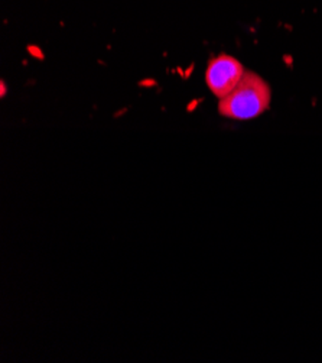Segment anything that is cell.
Here are the masks:
<instances>
[{"mask_svg":"<svg viewBox=\"0 0 322 363\" xmlns=\"http://www.w3.org/2000/svg\"><path fill=\"white\" fill-rule=\"evenodd\" d=\"M272 103V90L255 71L246 69L233 91L219 99V113L233 121H250L262 116Z\"/></svg>","mask_w":322,"mask_h":363,"instance_id":"1","label":"cell"},{"mask_svg":"<svg viewBox=\"0 0 322 363\" xmlns=\"http://www.w3.org/2000/svg\"><path fill=\"white\" fill-rule=\"evenodd\" d=\"M244 72L246 68L237 58L220 54L209 60L205 69V83L214 96L222 99L236 89Z\"/></svg>","mask_w":322,"mask_h":363,"instance_id":"2","label":"cell"}]
</instances>
